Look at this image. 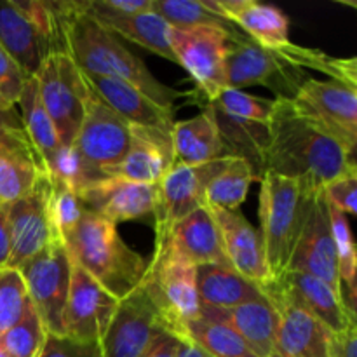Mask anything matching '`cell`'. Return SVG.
I'll return each instance as SVG.
<instances>
[{"label":"cell","instance_id":"cell-7","mask_svg":"<svg viewBox=\"0 0 357 357\" xmlns=\"http://www.w3.org/2000/svg\"><path fill=\"white\" fill-rule=\"evenodd\" d=\"M38 96L63 146H72L89 98L84 73L65 52H51L35 75Z\"/></svg>","mask_w":357,"mask_h":357},{"label":"cell","instance_id":"cell-25","mask_svg":"<svg viewBox=\"0 0 357 357\" xmlns=\"http://www.w3.org/2000/svg\"><path fill=\"white\" fill-rule=\"evenodd\" d=\"M279 312V328L272 357H330V331L288 300L265 293Z\"/></svg>","mask_w":357,"mask_h":357},{"label":"cell","instance_id":"cell-41","mask_svg":"<svg viewBox=\"0 0 357 357\" xmlns=\"http://www.w3.org/2000/svg\"><path fill=\"white\" fill-rule=\"evenodd\" d=\"M26 80L16 61L0 47V105L3 108H16Z\"/></svg>","mask_w":357,"mask_h":357},{"label":"cell","instance_id":"cell-20","mask_svg":"<svg viewBox=\"0 0 357 357\" xmlns=\"http://www.w3.org/2000/svg\"><path fill=\"white\" fill-rule=\"evenodd\" d=\"M264 293H274L319 321L330 333H342L356 324V317L345 310L342 298L330 284L303 272L288 271L278 281L264 286Z\"/></svg>","mask_w":357,"mask_h":357},{"label":"cell","instance_id":"cell-29","mask_svg":"<svg viewBox=\"0 0 357 357\" xmlns=\"http://www.w3.org/2000/svg\"><path fill=\"white\" fill-rule=\"evenodd\" d=\"M174 164L202 166L227 155L218 126L208 107L188 121L174 122L173 128Z\"/></svg>","mask_w":357,"mask_h":357},{"label":"cell","instance_id":"cell-4","mask_svg":"<svg viewBox=\"0 0 357 357\" xmlns=\"http://www.w3.org/2000/svg\"><path fill=\"white\" fill-rule=\"evenodd\" d=\"M258 197L260 236L265 248L271 281H278L288 272L296 243L305 225L314 195L291 178L265 171L260 178Z\"/></svg>","mask_w":357,"mask_h":357},{"label":"cell","instance_id":"cell-38","mask_svg":"<svg viewBox=\"0 0 357 357\" xmlns=\"http://www.w3.org/2000/svg\"><path fill=\"white\" fill-rule=\"evenodd\" d=\"M28 302L30 298L20 271L0 268V335L23 317Z\"/></svg>","mask_w":357,"mask_h":357},{"label":"cell","instance_id":"cell-45","mask_svg":"<svg viewBox=\"0 0 357 357\" xmlns=\"http://www.w3.org/2000/svg\"><path fill=\"white\" fill-rule=\"evenodd\" d=\"M185 344L183 337L171 333V331H162L155 340L152 342L145 354L142 357H178L181 352V347Z\"/></svg>","mask_w":357,"mask_h":357},{"label":"cell","instance_id":"cell-27","mask_svg":"<svg viewBox=\"0 0 357 357\" xmlns=\"http://www.w3.org/2000/svg\"><path fill=\"white\" fill-rule=\"evenodd\" d=\"M84 13L89 14L98 24L114 33L115 37L128 38V40L135 42L139 47L146 49V51L153 52V54L160 56V58L167 59V61L176 63L173 51H171L169 40H167V30L169 24L157 16L155 13H143L135 14V16H119V14L107 13L94 6L91 0L80 2Z\"/></svg>","mask_w":357,"mask_h":357},{"label":"cell","instance_id":"cell-6","mask_svg":"<svg viewBox=\"0 0 357 357\" xmlns=\"http://www.w3.org/2000/svg\"><path fill=\"white\" fill-rule=\"evenodd\" d=\"M139 286L155 307L164 328L183 337L188 323L199 316L195 267L176 260L166 250L155 246Z\"/></svg>","mask_w":357,"mask_h":357},{"label":"cell","instance_id":"cell-35","mask_svg":"<svg viewBox=\"0 0 357 357\" xmlns=\"http://www.w3.org/2000/svg\"><path fill=\"white\" fill-rule=\"evenodd\" d=\"M330 204V202H328ZM330 218L331 230H333L335 250H337L338 261V278H340L342 288V302H344L345 310L356 317V293H357V258L356 246L352 239L349 220L344 213L335 209L330 204Z\"/></svg>","mask_w":357,"mask_h":357},{"label":"cell","instance_id":"cell-48","mask_svg":"<svg viewBox=\"0 0 357 357\" xmlns=\"http://www.w3.org/2000/svg\"><path fill=\"white\" fill-rule=\"evenodd\" d=\"M178 357H211V356L206 354L202 349H199L197 345H194L192 342L185 340L183 347H181V352H180V356H178Z\"/></svg>","mask_w":357,"mask_h":357},{"label":"cell","instance_id":"cell-31","mask_svg":"<svg viewBox=\"0 0 357 357\" xmlns=\"http://www.w3.org/2000/svg\"><path fill=\"white\" fill-rule=\"evenodd\" d=\"M16 107H20V119L24 135H26L28 142L31 143L45 169L52 157H54V153L61 146V143H59L54 124H52L51 117L45 112L40 96H38L35 77L26 80Z\"/></svg>","mask_w":357,"mask_h":357},{"label":"cell","instance_id":"cell-15","mask_svg":"<svg viewBox=\"0 0 357 357\" xmlns=\"http://www.w3.org/2000/svg\"><path fill=\"white\" fill-rule=\"evenodd\" d=\"M49 192L51 181L44 174L30 194L7 206L10 232V260L7 268L17 271L52 241H59L49 213Z\"/></svg>","mask_w":357,"mask_h":357},{"label":"cell","instance_id":"cell-19","mask_svg":"<svg viewBox=\"0 0 357 357\" xmlns=\"http://www.w3.org/2000/svg\"><path fill=\"white\" fill-rule=\"evenodd\" d=\"M155 246L195 268L202 265L230 267L220 229L206 206L185 216L166 234L155 236Z\"/></svg>","mask_w":357,"mask_h":357},{"label":"cell","instance_id":"cell-3","mask_svg":"<svg viewBox=\"0 0 357 357\" xmlns=\"http://www.w3.org/2000/svg\"><path fill=\"white\" fill-rule=\"evenodd\" d=\"M63 244L70 260L119 300L139 284L149 265L119 236L117 225L89 211H84L77 229Z\"/></svg>","mask_w":357,"mask_h":357},{"label":"cell","instance_id":"cell-10","mask_svg":"<svg viewBox=\"0 0 357 357\" xmlns=\"http://www.w3.org/2000/svg\"><path fill=\"white\" fill-rule=\"evenodd\" d=\"M167 40L176 63L190 73L206 101H215L227 87L225 56L232 37L218 28L169 26Z\"/></svg>","mask_w":357,"mask_h":357},{"label":"cell","instance_id":"cell-14","mask_svg":"<svg viewBox=\"0 0 357 357\" xmlns=\"http://www.w3.org/2000/svg\"><path fill=\"white\" fill-rule=\"evenodd\" d=\"M232 157H222L202 166H180L173 164L162 180L157 183L155 236L166 234L180 220L190 213L204 208V194L213 178L229 164Z\"/></svg>","mask_w":357,"mask_h":357},{"label":"cell","instance_id":"cell-33","mask_svg":"<svg viewBox=\"0 0 357 357\" xmlns=\"http://www.w3.org/2000/svg\"><path fill=\"white\" fill-rule=\"evenodd\" d=\"M152 13L174 28L209 26L227 31L232 40L248 37L236 24L209 9L204 0H152Z\"/></svg>","mask_w":357,"mask_h":357},{"label":"cell","instance_id":"cell-2","mask_svg":"<svg viewBox=\"0 0 357 357\" xmlns=\"http://www.w3.org/2000/svg\"><path fill=\"white\" fill-rule=\"evenodd\" d=\"M52 7L58 20V52L68 54L80 72L128 82L160 107L173 108L178 93L160 84L138 56L84 13L80 2H52Z\"/></svg>","mask_w":357,"mask_h":357},{"label":"cell","instance_id":"cell-24","mask_svg":"<svg viewBox=\"0 0 357 357\" xmlns=\"http://www.w3.org/2000/svg\"><path fill=\"white\" fill-rule=\"evenodd\" d=\"M204 3L261 47L275 51L291 42L289 20L278 7L255 0H204Z\"/></svg>","mask_w":357,"mask_h":357},{"label":"cell","instance_id":"cell-30","mask_svg":"<svg viewBox=\"0 0 357 357\" xmlns=\"http://www.w3.org/2000/svg\"><path fill=\"white\" fill-rule=\"evenodd\" d=\"M131 132L132 142L128 153L117 166L108 171L107 176L135 183L157 185L174 164L173 150L139 132Z\"/></svg>","mask_w":357,"mask_h":357},{"label":"cell","instance_id":"cell-26","mask_svg":"<svg viewBox=\"0 0 357 357\" xmlns=\"http://www.w3.org/2000/svg\"><path fill=\"white\" fill-rule=\"evenodd\" d=\"M199 316L204 319L220 321L232 328L258 357L274 356L275 337L279 328V312L274 303L267 298L243 303L232 310L199 309Z\"/></svg>","mask_w":357,"mask_h":357},{"label":"cell","instance_id":"cell-28","mask_svg":"<svg viewBox=\"0 0 357 357\" xmlns=\"http://www.w3.org/2000/svg\"><path fill=\"white\" fill-rule=\"evenodd\" d=\"M195 289L199 309L232 310L265 296L260 284L246 279L232 267L222 265H202L195 268Z\"/></svg>","mask_w":357,"mask_h":357},{"label":"cell","instance_id":"cell-32","mask_svg":"<svg viewBox=\"0 0 357 357\" xmlns=\"http://www.w3.org/2000/svg\"><path fill=\"white\" fill-rule=\"evenodd\" d=\"M257 180V173L246 159L232 157L206 188L204 206L211 209L236 211L246 201L251 183Z\"/></svg>","mask_w":357,"mask_h":357},{"label":"cell","instance_id":"cell-47","mask_svg":"<svg viewBox=\"0 0 357 357\" xmlns=\"http://www.w3.org/2000/svg\"><path fill=\"white\" fill-rule=\"evenodd\" d=\"M7 126H21L20 114L16 112V108H3L0 105V131Z\"/></svg>","mask_w":357,"mask_h":357},{"label":"cell","instance_id":"cell-36","mask_svg":"<svg viewBox=\"0 0 357 357\" xmlns=\"http://www.w3.org/2000/svg\"><path fill=\"white\" fill-rule=\"evenodd\" d=\"M47 338L44 323L35 310L33 303L28 302L23 317L3 335H0V347L7 357H37Z\"/></svg>","mask_w":357,"mask_h":357},{"label":"cell","instance_id":"cell-8","mask_svg":"<svg viewBox=\"0 0 357 357\" xmlns=\"http://www.w3.org/2000/svg\"><path fill=\"white\" fill-rule=\"evenodd\" d=\"M131 142V128L89 89L86 114L72 149L89 173L93 183L108 178L107 173L124 159Z\"/></svg>","mask_w":357,"mask_h":357},{"label":"cell","instance_id":"cell-5","mask_svg":"<svg viewBox=\"0 0 357 357\" xmlns=\"http://www.w3.org/2000/svg\"><path fill=\"white\" fill-rule=\"evenodd\" d=\"M0 47L31 79L58 49V21L47 0H0Z\"/></svg>","mask_w":357,"mask_h":357},{"label":"cell","instance_id":"cell-23","mask_svg":"<svg viewBox=\"0 0 357 357\" xmlns=\"http://www.w3.org/2000/svg\"><path fill=\"white\" fill-rule=\"evenodd\" d=\"M213 218L220 229L223 250L230 261V267L261 288L271 282L265 248L260 232L248 222L241 211L211 209Z\"/></svg>","mask_w":357,"mask_h":357},{"label":"cell","instance_id":"cell-11","mask_svg":"<svg viewBox=\"0 0 357 357\" xmlns=\"http://www.w3.org/2000/svg\"><path fill=\"white\" fill-rule=\"evenodd\" d=\"M289 100L303 117L356 153L357 87L331 79H305Z\"/></svg>","mask_w":357,"mask_h":357},{"label":"cell","instance_id":"cell-34","mask_svg":"<svg viewBox=\"0 0 357 357\" xmlns=\"http://www.w3.org/2000/svg\"><path fill=\"white\" fill-rule=\"evenodd\" d=\"M183 338L211 357H258L232 328L201 316L188 323Z\"/></svg>","mask_w":357,"mask_h":357},{"label":"cell","instance_id":"cell-39","mask_svg":"<svg viewBox=\"0 0 357 357\" xmlns=\"http://www.w3.org/2000/svg\"><path fill=\"white\" fill-rule=\"evenodd\" d=\"M215 107L225 114L234 115V117L244 119V121L258 122V124L268 126L274 108V100H265V98L251 96L239 89H230L225 87L222 93L216 96L215 101H209Z\"/></svg>","mask_w":357,"mask_h":357},{"label":"cell","instance_id":"cell-18","mask_svg":"<svg viewBox=\"0 0 357 357\" xmlns=\"http://www.w3.org/2000/svg\"><path fill=\"white\" fill-rule=\"evenodd\" d=\"M288 271L314 275L333 288L342 298L340 278H338L337 250H335L333 230H331L330 204L323 192L310 201L309 215L296 243ZM344 303V302H342Z\"/></svg>","mask_w":357,"mask_h":357},{"label":"cell","instance_id":"cell-1","mask_svg":"<svg viewBox=\"0 0 357 357\" xmlns=\"http://www.w3.org/2000/svg\"><path fill=\"white\" fill-rule=\"evenodd\" d=\"M354 167V153L303 117L289 98H275L268 122L265 171L291 178L307 194L316 195Z\"/></svg>","mask_w":357,"mask_h":357},{"label":"cell","instance_id":"cell-46","mask_svg":"<svg viewBox=\"0 0 357 357\" xmlns=\"http://www.w3.org/2000/svg\"><path fill=\"white\" fill-rule=\"evenodd\" d=\"M10 260V232L7 222V208L0 206V268L9 267Z\"/></svg>","mask_w":357,"mask_h":357},{"label":"cell","instance_id":"cell-44","mask_svg":"<svg viewBox=\"0 0 357 357\" xmlns=\"http://www.w3.org/2000/svg\"><path fill=\"white\" fill-rule=\"evenodd\" d=\"M91 2L98 9L119 16H135L152 10V0H91Z\"/></svg>","mask_w":357,"mask_h":357},{"label":"cell","instance_id":"cell-12","mask_svg":"<svg viewBox=\"0 0 357 357\" xmlns=\"http://www.w3.org/2000/svg\"><path fill=\"white\" fill-rule=\"evenodd\" d=\"M89 89L103 100L131 131L155 139L173 150V108H164L149 96L122 80L84 73Z\"/></svg>","mask_w":357,"mask_h":357},{"label":"cell","instance_id":"cell-21","mask_svg":"<svg viewBox=\"0 0 357 357\" xmlns=\"http://www.w3.org/2000/svg\"><path fill=\"white\" fill-rule=\"evenodd\" d=\"M157 185L135 183L121 178H103L77 192L84 209L110 223L129 222L153 215L157 206Z\"/></svg>","mask_w":357,"mask_h":357},{"label":"cell","instance_id":"cell-40","mask_svg":"<svg viewBox=\"0 0 357 357\" xmlns=\"http://www.w3.org/2000/svg\"><path fill=\"white\" fill-rule=\"evenodd\" d=\"M326 201L345 216L357 213V167L335 178L323 190Z\"/></svg>","mask_w":357,"mask_h":357},{"label":"cell","instance_id":"cell-22","mask_svg":"<svg viewBox=\"0 0 357 357\" xmlns=\"http://www.w3.org/2000/svg\"><path fill=\"white\" fill-rule=\"evenodd\" d=\"M45 173L44 164L28 142L23 126L0 131V206H10L30 194Z\"/></svg>","mask_w":357,"mask_h":357},{"label":"cell","instance_id":"cell-42","mask_svg":"<svg viewBox=\"0 0 357 357\" xmlns=\"http://www.w3.org/2000/svg\"><path fill=\"white\" fill-rule=\"evenodd\" d=\"M37 357H103L98 342H80L65 335H49Z\"/></svg>","mask_w":357,"mask_h":357},{"label":"cell","instance_id":"cell-37","mask_svg":"<svg viewBox=\"0 0 357 357\" xmlns=\"http://www.w3.org/2000/svg\"><path fill=\"white\" fill-rule=\"evenodd\" d=\"M51 192H49V213H51L52 229L56 237L65 243L70 234L77 229L80 218L84 215V206L79 195L73 188L65 185L63 181L51 180Z\"/></svg>","mask_w":357,"mask_h":357},{"label":"cell","instance_id":"cell-49","mask_svg":"<svg viewBox=\"0 0 357 357\" xmlns=\"http://www.w3.org/2000/svg\"><path fill=\"white\" fill-rule=\"evenodd\" d=\"M0 357H7V354H6V352H3V351H2V347H0Z\"/></svg>","mask_w":357,"mask_h":357},{"label":"cell","instance_id":"cell-13","mask_svg":"<svg viewBox=\"0 0 357 357\" xmlns=\"http://www.w3.org/2000/svg\"><path fill=\"white\" fill-rule=\"evenodd\" d=\"M166 331L155 307L142 286L119 300L114 317L100 340L103 357H142L152 342Z\"/></svg>","mask_w":357,"mask_h":357},{"label":"cell","instance_id":"cell-43","mask_svg":"<svg viewBox=\"0 0 357 357\" xmlns=\"http://www.w3.org/2000/svg\"><path fill=\"white\" fill-rule=\"evenodd\" d=\"M330 357H357V326L352 324L342 333H331L328 340Z\"/></svg>","mask_w":357,"mask_h":357},{"label":"cell","instance_id":"cell-9","mask_svg":"<svg viewBox=\"0 0 357 357\" xmlns=\"http://www.w3.org/2000/svg\"><path fill=\"white\" fill-rule=\"evenodd\" d=\"M17 271L45 331L49 335H63V312L72 275V260L65 244L52 241Z\"/></svg>","mask_w":357,"mask_h":357},{"label":"cell","instance_id":"cell-16","mask_svg":"<svg viewBox=\"0 0 357 357\" xmlns=\"http://www.w3.org/2000/svg\"><path fill=\"white\" fill-rule=\"evenodd\" d=\"M225 84L230 89L244 91L251 86L271 87L278 98H293V91L302 82H296V68L286 65L271 49H265L250 37L230 40L225 56Z\"/></svg>","mask_w":357,"mask_h":357},{"label":"cell","instance_id":"cell-17","mask_svg":"<svg viewBox=\"0 0 357 357\" xmlns=\"http://www.w3.org/2000/svg\"><path fill=\"white\" fill-rule=\"evenodd\" d=\"M117 305L119 298L72 261L68 300L63 312L65 337L100 344Z\"/></svg>","mask_w":357,"mask_h":357}]
</instances>
